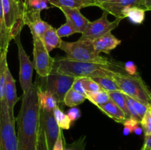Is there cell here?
Segmentation results:
<instances>
[{"mask_svg": "<svg viewBox=\"0 0 151 150\" xmlns=\"http://www.w3.org/2000/svg\"><path fill=\"white\" fill-rule=\"evenodd\" d=\"M36 82L22 95V105L16 121L19 150H36L39 112Z\"/></svg>", "mask_w": 151, "mask_h": 150, "instance_id": "cell-1", "label": "cell"}, {"mask_svg": "<svg viewBox=\"0 0 151 150\" xmlns=\"http://www.w3.org/2000/svg\"><path fill=\"white\" fill-rule=\"evenodd\" d=\"M53 69L63 74L72 77H99L111 76L114 74L125 73L124 64L111 60L107 63L81 62L66 57L55 59Z\"/></svg>", "mask_w": 151, "mask_h": 150, "instance_id": "cell-2", "label": "cell"}, {"mask_svg": "<svg viewBox=\"0 0 151 150\" xmlns=\"http://www.w3.org/2000/svg\"><path fill=\"white\" fill-rule=\"evenodd\" d=\"M111 77L125 95L150 107L151 91L139 74L129 75L126 73L116 72Z\"/></svg>", "mask_w": 151, "mask_h": 150, "instance_id": "cell-3", "label": "cell"}, {"mask_svg": "<svg viewBox=\"0 0 151 150\" xmlns=\"http://www.w3.org/2000/svg\"><path fill=\"white\" fill-rule=\"evenodd\" d=\"M59 49L66 52V58L77 61L107 63L111 60L100 56L91 40L79 39L75 42L62 41Z\"/></svg>", "mask_w": 151, "mask_h": 150, "instance_id": "cell-4", "label": "cell"}, {"mask_svg": "<svg viewBox=\"0 0 151 150\" xmlns=\"http://www.w3.org/2000/svg\"><path fill=\"white\" fill-rule=\"evenodd\" d=\"M0 147L1 150H19L16 118L9 111L4 99L0 101Z\"/></svg>", "mask_w": 151, "mask_h": 150, "instance_id": "cell-5", "label": "cell"}, {"mask_svg": "<svg viewBox=\"0 0 151 150\" xmlns=\"http://www.w3.org/2000/svg\"><path fill=\"white\" fill-rule=\"evenodd\" d=\"M41 77V76H40ZM75 77L59 73L55 69L46 77H41V81H37L38 85L43 90L51 93L58 101V104L63 103V98L71 89Z\"/></svg>", "mask_w": 151, "mask_h": 150, "instance_id": "cell-6", "label": "cell"}, {"mask_svg": "<svg viewBox=\"0 0 151 150\" xmlns=\"http://www.w3.org/2000/svg\"><path fill=\"white\" fill-rule=\"evenodd\" d=\"M5 26L10 32L11 40L21 34L24 26L23 21L24 1L1 0Z\"/></svg>", "mask_w": 151, "mask_h": 150, "instance_id": "cell-7", "label": "cell"}, {"mask_svg": "<svg viewBox=\"0 0 151 150\" xmlns=\"http://www.w3.org/2000/svg\"><path fill=\"white\" fill-rule=\"evenodd\" d=\"M33 40V66L37 74L41 77H46L52 72L55 58L50 55L41 38L32 34Z\"/></svg>", "mask_w": 151, "mask_h": 150, "instance_id": "cell-8", "label": "cell"}, {"mask_svg": "<svg viewBox=\"0 0 151 150\" xmlns=\"http://www.w3.org/2000/svg\"><path fill=\"white\" fill-rule=\"evenodd\" d=\"M109 13L103 11L101 17L97 20L88 24V26L83 32L80 40H92L98 38L109 32H111L113 29L116 28L122 19H116L114 21H110L108 19Z\"/></svg>", "mask_w": 151, "mask_h": 150, "instance_id": "cell-9", "label": "cell"}, {"mask_svg": "<svg viewBox=\"0 0 151 150\" xmlns=\"http://www.w3.org/2000/svg\"><path fill=\"white\" fill-rule=\"evenodd\" d=\"M15 40L18 46V56L19 60V82L23 94H25L32 86V72L33 63L29 60V56L25 52L20 40V34L17 35Z\"/></svg>", "mask_w": 151, "mask_h": 150, "instance_id": "cell-10", "label": "cell"}, {"mask_svg": "<svg viewBox=\"0 0 151 150\" xmlns=\"http://www.w3.org/2000/svg\"><path fill=\"white\" fill-rule=\"evenodd\" d=\"M39 126L44 132L48 149L52 150L60 130L55 119L53 113L40 109Z\"/></svg>", "mask_w": 151, "mask_h": 150, "instance_id": "cell-11", "label": "cell"}, {"mask_svg": "<svg viewBox=\"0 0 151 150\" xmlns=\"http://www.w3.org/2000/svg\"><path fill=\"white\" fill-rule=\"evenodd\" d=\"M24 24L27 25L30 29L31 34H34L41 38L50 25L41 18V12L27 9L24 7Z\"/></svg>", "mask_w": 151, "mask_h": 150, "instance_id": "cell-12", "label": "cell"}, {"mask_svg": "<svg viewBox=\"0 0 151 150\" xmlns=\"http://www.w3.org/2000/svg\"><path fill=\"white\" fill-rule=\"evenodd\" d=\"M103 11L115 16L116 19H123L122 11L126 7H139L145 9L144 0H112L102 3L98 6Z\"/></svg>", "mask_w": 151, "mask_h": 150, "instance_id": "cell-13", "label": "cell"}, {"mask_svg": "<svg viewBox=\"0 0 151 150\" xmlns=\"http://www.w3.org/2000/svg\"><path fill=\"white\" fill-rule=\"evenodd\" d=\"M4 99L7 104L8 110L10 113H14L15 104L19 101V98L17 96V91L16 87V80L10 73L9 68L6 74L5 84L4 89Z\"/></svg>", "mask_w": 151, "mask_h": 150, "instance_id": "cell-14", "label": "cell"}, {"mask_svg": "<svg viewBox=\"0 0 151 150\" xmlns=\"http://www.w3.org/2000/svg\"><path fill=\"white\" fill-rule=\"evenodd\" d=\"M92 44L97 53L110 54L111 50L114 49L121 44V40L112 35L111 32L106 34L98 38L92 40Z\"/></svg>", "mask_w": 151, "mask_h": 150, "instance_id": "cell-15", "label": "cell"}, {"mask_svg": "<svg viewBox=\"0 0 151 150\" xmlns=\"http://www.w3.org/2000/svg\"><path fill=\"white\" fill-rule=\"evenodd\" d=\"M59 9L63 12L64 16H66V20L70 21L75 25L79 33L82 34L88 24L90 23V21L81 13L79 9L69 8V7H61Z\"/></svg>", "mask_w": 151, "mask_h": 150, "instance_id": "cell-16", "label": "cell"}, {"mask_svg": "<svg viewBox=\"0 0 151 150\" xmlns=\"http://www.w3.org/2000/svg\"><path fill=\"white\" fill-rule=\"evenodd\" d=\"M36 91L38 96V104L41 110L52 113L53 110L58 106V101L55 97L50 92L43 90L36 82Z\"/></svg>", "mask_w": 151, "mask_h": 150, "instance_id": "cell-17", "label": "cell"}, {"mask_svg": "<svg viewBox=\"0 0 151 150\" xmlns=\"http://www.w3.org/2000/svg\"><path fill=\"white\" fill-rule=\"evenodd\" d=\"M100 111L109 116V118L114 120L117 123L123 124V122L126 120V116L122 110L112 100H109L105 104L97 107Z\"/></svg>", "mask_w": 151, "mask_h": 150, "instance_id": "cell-18", "label": "cell"}, {"mask_svg": "<svg viewBox=\"0 0 151 150\" xmlns=\"http://www.w3.org/2000/svg\"><path fill=\"white\" fill-rule=\"evenodd\" d=\"M49 3L56 7H65L69 8L81 9L96 6L94 0H48Z\"/></svg>", "mask_w": 151, "mask_h": 150, "instance_id": "cell-19", "label": "cell"}, {"mask_svg": "<svg viewBox=\"0 0 151 150\" xmlns=\"http://www.w3.org/2000/svg\"><path fill=\"white\" fill-rule=\"evenodd\" d=\"M41 40L49 53L54 49L59 48L62 41H63L58 35L57 32H56V29H55L51 25L46 31Z\"/></svg>", "mask_w": 151, "mask_h": 150, "instance_id": "cell-20", "label": "cell"}, {"mask_svg": "<svg viewBox=\"0 0 151 150\" xmlns=\"http://www.w3.org/2000/svg\"><path fill=\"white\" fill-rule=\"evenodd\" d=\"M145 9L139 7H126L122 11V16L123 19L128 18L130 21L135 24H141L143 23L145 18Z\"/></svg>", "mask_w": 151, "mask_h": 150, "instance_id": "cell-21", "label": "cell"}, {"mask_svg": "<svg viewBox=\"0 0 151 150\" xmlns=\"http://www.w3.org/2000/svg\"><path fill=\"white\" fill-rule=\"evenodd\" d=\"M11 41L10 32L6 27L5 23H4L2 2H1V0H0V47H1V50L8 49L9 44Z\"/></svg>", "mask_w": 151, "mask_h": 150, "instance_id": "cell-22", "label": "cell"}, {"mask_svg": "<svg viewBox=\"0 0 151 150\" xmlns=\"http://www.w3.org/2000/svg\"><path fill=\"white\" fill-rule=\"evenodd\" d=\"M8 49L1 50L0 51V101L4 100V89L5 84L6 74L8 69L7 54Z\"/></svg>", "mask_w": 151, "mask_h": 150, "instance_id": "cell-23", "label": "cell"}, {"mask_svg": "<svg viewBox=\"0 0 151 150\" xmlns=\"http://www.w3.org/2000/svg\"><path fill=\"white\" fill-rule=\"evenodd\" d=\"M86 99V98L85 96L82 95L81 94L71 88L65 95L64 98H63V103L65 105L68 106V107H73L83 103Z\"/></svg>", "mask_w": 151, "mask_h": 150, "instance_id": "cell-24", "label": "cell"}, {"mask_svg": "<svg viewBox=\"0 0 151 150\" xmlns=\"http://www.w3.org/2000/svg\"><path fill=\"white\" fill-rule=\"evenodd\" d=\"M86 98L97 107L105 104L111 99L109 93L103 89L94 93L87 92L86 94Z\"/></svg>", "mask_w": 151, "mask_h": 150, "instance_id": "cell-25", "label": "cell"}, {"mask_svg": "<svg viewBox=\"0 0 151 150\" xmlns=\"http://www.w3.org/2000/svg\"><path fill=\"white\" fill-rule=\"evenodd\" d=\"M91 79L95 81L103 90L107 91L108 93L121 91L119 87L112 79L111 76H99V77H93Z\"/></svg>", "mask_w": 151, "mask_h": 150, "instance_id": "cell-26", "label": "cell"}, {"mask_svg": "<svg viewBox=\"0 0 151 150\" xmlns=\"http://www.w3.org/2000/svg\"><path fill=\"white\" fill-rule=\"evenodd\" d=\"M109 94L111 100H112L123 111L127 119L131 118V114L127 107L126 99H125V94L121 91H114V92H110Z\"/></svg>", "mask_w": 151, "mask_h": 150, "instance_id": "cell-27", "label": "cell"}, {"mask_svg": "<svg viewBox=\"0 0 151 150\" xmlns=\"http://www.w3.org/2000/svg\"><path fill=\"white\" fill-rule=\"evenodd\" d=\"M53 115H54L55 119L57 124L58 125L59 128L61 129H69L71 127V121L69 120V117L66 114H65L61 109L56 106L53 110Z\"/></svg>", "mask_w": 151, "mask_h": 150, "instance_id": "cell-28", "label": "cell"}, {"mask_svg": "<svg viewBox=\"0 0 151 150\" xmlns=\"http://www.w3.org/2000/svg\"><path fill=\"white\" fill-rule=\"evenodd\" d=\"M56 32L60 38L63 37L70 36L75 33H79L75 25L69 20H66V23L63 24L58 29H56Z\"/></svg>", "mask_w": 151, "mask_h": 150, "instance_id": "cell-29", "label": "cell"}, {"mask_svg": "<svg viewBox=\"0 0 151 150\" xmlns=\"http://www.w3.org/2000/svg\"><path fill=\"white\" fill-rule=\"evenodd\" d=\"M48 3V0H29L27 2H24V7L35 11L41 12L43 10L50 8Z\"/></svg>", "mask_w": 151, "mask_h": 150, "instance_id": "cell-30", "label": "cell"}, {"mask_svg": "<svg viewBox=\"0 0 151 150\" xmlns=\"http://www.w3.org/2000/svg\"><path fill=\"white\" fill-rule=\"evenodd\" d=\"M140 125L144 132L145 137L151 135V106L148 107L145 114L140 121Z\"/></svg>", "mask_w": 151, "mask_h": 150, "instance_id": "cell-31", "label": "cell"}, {"mask_svg": "<svg viewBox=\"0 0 151 150\" xmlns=\"http://www.w3.org/2000/svg\"><path fill=\"white\" fill-rule=\"evenodd\" d=\"M83 84L86 91L89 93H94L100 91L103 88L90 77H83Z\"/></svg>", "mask_w": 151, "mask_h": 150, "instance_id": "cell-32", "label": "cell"}, {"mask_svg": "<svg viewBox=\"0 0 151 150\" xmlns=\"http://www.w3.org/2000/svg\"><path fill=\"white\" fill-rule=\"evenodd\" d=\"M86 144V136H83L70 144H66L65 143L64 150H85Z\"/></svg>", "mask_w": 151, "mask_h": 150, "instance_id": "cell-33", "label": "cell"}, {"mask_svg": "<svg viewBox=\"0 0 151 150\" xmlns=\"http://www.w3.org/2000/svg\"><path fill=\"white\" fill-rule=\"evenodd\" d=\"M129 98L131 101V104H132L133 107H134V110H135L136 113L138 115L140 121H141V119H142L144 115L145 114L146 111H147L149 107L148 106L145 105V104H142V103L139 102V101H137V100L131 98V97H129Z\"/></svg>", "mask_w": 151, "mask_h": 150, "instance_id": "cell-34", "label": "cell"}, {"mask_svg": "<svg viewBox=\"0 0 151 150\" xmlns=\"http://www.w3.org/2000/svg\"><path fill=\"white\" fill-rule=\"evenodd\" d=\"M36 150H49L47 146L46 137L44 132L41 127L38 128V135H37L36 141Z\"/></svg>", "mask_w": 151, "mask_h": 150, "instance_id": "cell-35", "label": "cell"}, {"mask_svg": "<svg viewBox=\"0 0 151 150\" xmlns=\"http://www.w3.org/2000/svg\"><path fill=\"white\" fill-rule=\"evenodd\" d=\"M72 88L74 91H77V92L80 93L82 95L85 96L86 94L85 88H84L83 84V77H77L75 79V81L73 82L72 85Z\"/></svg>", "mask_w": 151, "mask_h": 150, "instance_id": "cell-36", "label": "cell"}, {"mask_svg": "<svg viewBox=\"0 0 151 150\" xmlns=\"http://www.w3.org/2000/svg\"><path fill=\"white\" fill-rule=\"evenodd\" d=\"M122 124L124 126H126L128 129L131 130V132H134V129L137 127V126H140V121H139L137 119H134V118H128L126 119V120L123 122Z\"/></svg>", "mask_w": 151, "mask_h": 150, "instance_id": "cell-37", "label": "cell"}, {"mask_svg": "<svg viewBox=\"0 0 151 150\" xmlns=\"http://www.w3.org/2000/svg\"><path fill=\"white\" fill-rule=\"evenodd\" d=\"M66 115L68 116V117H69V120L71 121V122H74L81 118V112L79 108L73 107L68 110V113Z\"/></svg>", "mask_w": 151, "mask_h": 150, "instance_id": "cell-38", "label": "cell"}, {"mask_svg": "<svg viewBox=\"0 0 151 150\" xmlns=\"http://www.w3.org/2000/svg\"><path fill=\"white\" fill-rule=\"evenodd\" d=\"M64 137L63 135V129H60L57 140L54 144L52 150H64Z\"/></svg>", "mask_w": 151, "mask_h": 150, "instance_id": "cell-39", "label": "cell"}, {"mask_svg": "<svg viewBox=\"0 0 151 150\" xmlns=\"http://www.w3.org/2000/svg\"><path fill=\"white\" fill-rule=\"evenodd\" d=\"M124 69L125 73L129 75H135L138 74L137 67L133 61H128L124 64Z\"/></svg>", "mask_w": 151, "mask_h": 150, "instance_id": "cell-40", "label": "cell"}, {"mask_svg": "<svg viewBox=\"0 0 151 150\" xmlns=\"http://www.w3.org/2000/svg\"><path fill=\"white\" fill-rule=\"evenodd\" d=\"M143 146L151 149V135L145 137V144Z\"/></svg>", "mask_w": 151, "mask_h": 150, "instance_id": "cell-41", "label": "cell"}, {"mask_svg": "<svg viewBox=\"0 0 151 150\" xmlns=\"http://www.w3.org/2000/svg\"><path fill=\"white\" fill-rule=\"evenodd\" d=\"M144 6L146 11L151 10V0H144Z\"/></svg>", "mask_w": 151, "mask_h": 150, "instance_id": "cell-42", "label": "cell"}, {"mask_svg": "<svg viewBox=\"0 0 151 150\" xmlns=\"http://www.w3.org/2000/svg\"><path fill=\"white\" fill-rule=\"evenodd\" d=\"M142 132H143L142 128L140 126H137V127L136 128V129H134V132H135L137 135H141Z\"/></svg>", "mask_w": 151, "mask_h": 150, "instance_id": "cell-43", "label": "cell"}, {"mask_svg": "<svg viewBox=\"0 0 151 150\" xmlns=\"http://www.w3.org/2000/svg\"><path fill=\"white\" fill-rule=\"evenodd\" d=\"M94 1H95V3H96V6H97V7H98V6L100 5V4H102V3L106 2V1H112V0H94Z\"/></svg>", "mask_w": 151, "mask_h": 150, "instance_id": "cell-44", "label": "cell"}, {"mask_svg": "<svg viewBox=\"0 0 151 150\" xmlns=\"http://www.w3.org/2000/svg\"><path fill=\"white\" fill-rule=\"evenodd\" d=\"M131 130H130L129 129H128V127H126V126H124V129H123V134L125 135H128L129 134H131Z\"/></svg>", "mask_w": 151, "mask_h": 150, "instance_id": "cell-45", "label": "cell"}, {"mask_svg": "<svg viewBox=\"0 0 151 150\" xmlns=\"http://www.w3.org/2000/svg\"><path fill=\"white\" fill-rule=\"evenodd\" d=\"M142 150H151V149H148V148H146V147H145V146H142Z\"/></svg>", "mask_w": 151, "mask_h": 150, "instance_id": "cell-46", "label": "cell"}, {"mask_svg": "<svg viewBox=\"0 0 151 150\" xmlns=\"http://www.w3.org/2000/svg\"><path fill=\"white\" fill-rule=\"evenodd\" d=\"M29 1V0H24V2H27V1Z\"/></svg>", "mask_w": 151, "mask_h": 150, "instance_id": "cell-47", "label": "cell"}, {"mask_svg": "<svg viewBox=\"0 0 151 150\" xmlns=\"http://www.w3.org/2000/svg\"><path fill=\"white\" fill-rule=\"evenodd\" d=\"M16 1H22V0H16Z\"/></svg>", "mask_w": 151, "mask_h": 150, "instance_id": "cell-48", "label": "cell"}, {"mask_svg": "<svg viewBox=\"0 0 151 150\" xmlns=\"http://www.w3.org/2000/svg\"><path fill=\"white\" fill-rule=\"evenodd\" d=\"M0 51H1V47H0Z\"/></svg>", "mask_w": 151, "mask_h": 150, "instance_id": "cell-49", "label": "cell"}, {"mask_svg": "<svg viewBox=\"0 0 151 150\" xmlns=\"http://www.w3.org/2000/svg\"><path fill=\"white\" fill-rule=\"evenodd\" d=\"M0 150H1V147H0Z\"/></svg>", "mask_w": 151, "mask_h": 150, "instance_id": "cell-50", "label": "cell"}]
</instances>
